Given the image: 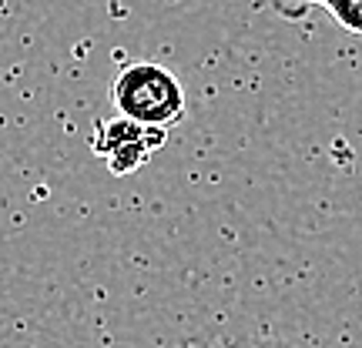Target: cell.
<instances>
[{
	"label": "cell",
	"instance_id": "cell-1",
	"mask_svg": "<svg viewBox=\"0 0 362 348\" xmlns=\"http://www.w3.org/2000/svg\"><path fill=\"white\" fill-rule=\"evenodd\" d=\"M111 101L117 114L148 124V128H165L178 124L185 117V88L181 80L161 64H128L117 71L111 84Z\"/></svg>",
	"mask_w": 362,
	"mask_h": 348
},
{
	"label": "cell",
	"instance_id": "cell-2",
	"mask_svg": "<svg viewBox=\"0 0 362 348\" xmlns=\"http://www.w3.org/2000/svg\"><path fill=\"white\" fill-rule=\"evenodd\" d=\"M165 141H168L165 128H148V124H138V121L117 114L115 121H101L94 128L90 151L111 168V174H134L138 168L148 164V157Z\"/></svg>",
	"mask_w": 362,
	"mask_h": 348
},
{
	"label": "cell",
	"instance_id": "cell-4",
	"mask_svg": "<svg viewBox=\"0 0 362 348\" xmlns=\"http://www.w3.org/2000/svg\"><path fill=\"white\" fill-rule=\"evenodd\" d=\"M252 348H292V345H288V342H275V338H272V342H259V345H252Z\"/></svg>",
	"mask_w": 362,
	"mask_h": 348
},
{
	"label": "cell",
	"instance_id": "cell-3",
	"mask_svg": "<svg viewBox=\"0 0 362 348\" xmlns=\"http://www.w3.org/2000/svg\"><path fill=\"white\" fill-rule=\"evenodd\" d=\"M312 7H325L349 34H362V0H272V11L285 20H302Z\"/></svg>",
	"mask_w": 362,
	"mask_h": 348
}]
</instances>
